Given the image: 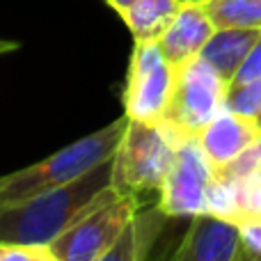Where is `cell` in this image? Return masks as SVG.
<instances>
[{"mask_svg": "<svg viewBox=\"0 0 261 261\" xmlns=\"http://www.w3.org/2000/svg\"><path fill=\"white\" fill-rule=\"evenodd\" d=\"M113 167L115 156L69 184L50 188L12 206H3L0 243L50 245L115 188Z\"/></svg>", "mask_w": 261, "mask_h": 261, "instance_id": "obj_1", "label": "cell"}, {"mask_svg": "<svg viewBox=\"0 0 261 261\" xmlns=\"http://www.w3.org/2000/svg\"><path fill=\"white\" fill-rule=\"evenodd\" d=\"M126 124L128 117L122 115L106 128L76 140L73 144L55 151L53 156L44 158L41 163H35L14 174L0 176V208L69 184V181L83 176L85 172H90L92 167H96L99 163L113 158L122 142Z\"/></svg>", "mask_w": 261, "mask_h": 261, "instance_id": "obj_2", "label": "cell"}, {"mask_svg": "<svg viewBox=\"0 0 261 261\" xmlns=\"http://www.w3.org/2000/svg\"><path fill=\"white\" fill-rule=\"evenodd\" d=\"M184 138L170 122H138L128 119L115 151L113 186L117 193L133 195L142 202L147 195H161V188L176 158V149Z\"/></svg>", "mask_w": 261, "mask_h": 261, "instance_id": "obj_3", "label": "cell"}, {"mask_svg": "<svg viewBox=\"0 0 261 261\" xmlns=\"http://www.w3.org/2000/svg\"><path fill=\"white\" fill-rule=\"evenodd\" d=\"M140 206L142 202L138 197L122 195L113 188L48 245L55 261H106V254L126 231Z\"/></svg>", "mask_w": 261, "mask_h": 261, "instance_id": "obj_4", "label": "cell"}, {"mask_svg": "<svg viewBox=\"0 0 261 261\" xmlns=\"http://www.w3.org/2000/svg\"><path fill=\"white\" fill-rule=\"evenodd\" d=\"M176 87V67L158 41H135L128 81L124 87V115L138 122H165Z\"/></svg>", "mask_w": 261, "mask_h": 261, "instance_id": "obj_5", "label": "cell"}, {"mask_svg": "<svg viewBox=\"0 0 261 261\" xmlns=\"http://www.w3.org/2000/svg\"><path fill=\"white\" fill-rule=\"evenodd\" d=\"M229 83L202 58L176 67V87L167 122L184 135H197L220 110H225Z\"/></svg>", "mask_w": 261, "mask_h": 261, "instance_id": "obj_6", "label": "cell"}, {"mask_svg": "<svg viewBox=\"0 0 261 261\" xmlns=\"http://www.w3.org/2000/svg\"><path fill=\"white\" fill-rule=\"evenodd\" d=\"M216 179V167L206 158L197 135H184L176 158L158 195V206L170 218L206 213L208 188Z\"/></svg>", "mask_w": 261, "mask_h": 261, "instance_id": "obj_7", "label": "cell"}, {"mask_svg": "<svg viewBox=\"0 0 261 261\" xmlns=\"http://www.w3.org/2000/svg\"><path fill=\"white\" fill-rule=\"evenodd\" d=\"M172 259L176 261H241L248 259L241 225L213 213H197Z\"/></svg>", "mask_w": 261, "mask_h": 261, "instance_id": "obj_8", "label": "cell"}, {"mask_svg": "<svg viewBox=\"0 0 261 261\" xmlns=\"http://www.w3.org/2000/svg\"><path fill=\"white\" fill-rule=\"evenodd\" d=\"M257 138H261V128L257 119L239 115L229 108L220 110L197 133L199 144H202L206 158L211 161V165L216 167V172L220 167H225L229 161H234Z\"/></svg>", "mask_w": 261, "mask_h": 261, "instance_id": "obj_9", "label": "cell"}, {"mask_svg": "<svg viewBox=\"0 0 261 261\" xmlns=\"http://www.w3.org/2000/svg\"><path fill=\"white\" fill-rule=\"evenodd\" d=\"M216 32V23L206 14L202 3H186L181 5L174 21L167 30L158 37V46L174 67L199 58L202 48Z\"/></svg>", "mask_w": 261, "mask_h": 261, "instance_id": "obj_10", "label": "cell"}, {"mask_svg": "<svg viewBox=\"0 0 261 261\" xmlns=\"http://www.w3.org/2000/svg\"><path fill=\"white\" fill-rule=\"evenodd\" d=\"M259 35L261 30H250V28H216L199 58L211 64L227 83H231L248 55L252 53Z\"/></svg>", "mask_w": 261, "mask_h": 261, "instance_id": "obj_11", "label": "cell"}, {"mask_svg": "<svg viewBox=\"0 0 261 261\" xmlns=\"http://www.w3.org/2000/svg\"><path fill=\"white\" fill-rule=\"evenodd\" d=\"M179 9V0H135L119 16L133 32L135 41H158Z\"/></svg>", "mask_w": 261, "mask_h": 261, "instance_id": "obj_12", "label": "cell"}, {"mask_svg": "<svg viewBox=\"0 0 261 261\" xmlns=\"http://www.w3.org/2000/svg\"><path fill=\"white\" fill-rule=\"evenodd\" d=\"M167 213L161 211V206H153L142 211V206L138 208L135 218L130 220V225L126 227L119 241L110 248V252L106 254V261L108 259H142L147 257L149 245H153L158 231L163 227V218Z\"/></svg>", "mask_w": 261, "mask_h": 261, "instance_id": "obj_13", "label": "cell"}, {"mask_svg": "<svg viewBox=\"0 0 261 261\" xmlns=\"http://www.w3.org/2000/svg\"><path fill=\"white\" fill-rule=\"evenodd\" d=\"M202 5L216 28L261 30V0H206Z\"/></svg>", "mask_w": 261, "mask_h": 261, "instance_id": "obj_14", "label": "cell"}, {"mask_svg": "<svg viewBox=\"0 0 261 261\" xmlns=\"http://www.w3.org/2000/svg\"><path fill=\"white\" fill-rule=\"evenodd\" d=\"M206 213L220 218H229V220H241V197H239V181L229 179V176L216 174L211 188H208L206 199Z\"/></svg>", "mask_w": 261, "mask_h": 261, "instance_id": "obj_15", "label": "cell"}, {"mask_svg": "<svg viewBox=\"0 0 261 261\" xmlns=\"http://www.w3.org/2000/svg\"><path fill=\"white\" fill-rule=\"evenodd\" d=\"M225 108L234 110L239 115H245V117L257 119V115L261 113V78L229 85Z\"/></svg>", "mask_w": 261, "mask_h": 261, "instance_id": "obj_16", "label": "cell"}, {"mask_svg": "<svg viewBox=\"0 0 261 261\" xmlns=\"http://www.w3.org/2000/svg\"><path fill=\"white\" fill-rule=\"evenodd\" d=\"M261 170V138L254 140L250 147H245L234 161H229L225 167L216 172V174H222V176H229V179H245V176L254 174V172Z\"/></svg>", "mask_w": 261, "mask_h": 261, "instance_id": "obj_17", "label": "cell"}, {"mask_svg": "<svg viewBox=\"0 0 261 261\" xmlns=\"http://www.w3.org/2000/svg\"><path fill=\"white\" fill-rule=\"evenodd\" d=\"M239 197H241V222L261 220V170L239 181Z\"/></svg>", "mask_w": 261, "mask_h": 261, "instance_id": "obj_18", "label": "cell"}, {"mask_svg": "<svg viewBox=\"0 0 261 261\" xmlns=\"http://www.w3.org/2000/svg\"><path fill=\"white\" fill-rule=\"evenodd\" d=\"M0 261H55L48 245L0 243Z\"/></svg>", "mask_w": 261, "mask_h": 261, "instance_id": "obj_19", "label": "cell"}, {"mask_svg": "<svg viewBox=\"0 0 261 261\" xmlns=\"http://www.w3.org/2000/svg\"><path fill=\"white\" fill-rule=\"evenodd\" d=\"M241 234L248 250V259H261V220L241 222Z\"/></svg>", "mask_w": 261, "mask_h": 261, "instance_id": "obj_20", "label": "cell"}, {"mask_svg": "<svg viewBox=\"0 0 261 261\" xmlns=\"http://www.w3.org/2000/svg\"><path fill=\"white\" fill-rule=\"evenodd\" d=\"M254 78H261V35H259L257 44H254L252 53L248 55V60H245L243 67H241V71L236 73V78L229 85H234V83H248V81H254Z\"/></svg>", "mask_w": 261, "mask_h": 261, "instance_id": "obj_21", "label": "cell"}, {"mask_svg": "<svg viewBox=\"0 0 261 261\" xmlns=\"http://www.w3.org/2000/svg\"><path fill=\"white\" fill-rule=\"evenodd\" d=\"M108 3H110V5H113V7H115V9H117V12H119V14H122V12H124V9H126V7H130V5H133V3H135V0H108Z\"/></svg>", "mask_w": 261, "mask_h": 261, "instance_id": "obj_22", "label": "cell"}, {"mask_svg": "<svg viewBox=\"0 0 261 261\" xmlns=\"http://www.w3.org/2000/svg\"><path fill=\"white\" fill-rule=\"evenodd\" d=\"M18 44L16 41H7V39H0V55L3 53H9V50H16Z\"/></svg>", "mask_w": 261, "mask_h": 261, "instance_id": "obj_23", "label": "cell"}, {"mask_svg": "<svg viewBox=\"0 0 261 261\" xmlns=\"http://www.w3.org/2000/svg\"><path fill=\"white\" fill-rule=\"evenodd\" d=\"M181 5H186V3H206V0H179Z\"/></svg>", "mask_w": 261, "mask_h": 261, "instance_id": "obj_24", "label": "cell"}, {"mask_svg": "<svg viewBox=\"0 0 261 261\" xmlns=\"http://www.w3.org/2000/svg\"><path fill=\"white\" fill-rule=\"evenodd\" d=\"M257 124H259V128H261V113L257 115Z\"/></svg>", "mask_w": 261, "mask_h": 261, "instance_id": "obj_25", "label": "cell"}]
</instances>
